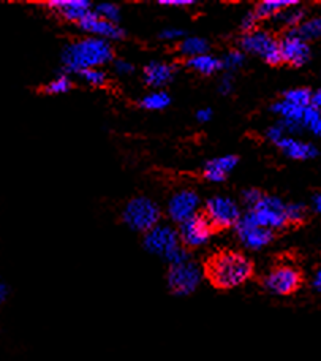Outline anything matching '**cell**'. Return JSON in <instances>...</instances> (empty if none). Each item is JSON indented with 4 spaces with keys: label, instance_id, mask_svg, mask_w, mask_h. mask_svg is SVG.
Masks as SVG:
<instances>
[{
    "label": "cell",
    "instance_id": "cell-1",
    "mask_svg": "<svg viewBox=\"0 0 321 361\" xmlns=\"http://www.w3.org/2000/svg\"><path fill=\"white\" fill-rule=\"evenodd\" d=\"M204 276L218 290L237 288L253 276V263L236 250H220L208 260Z\"/></svg>",
    "mask_w": 321,
    "mask_h": 361
},
{
    "label": "cell",
    "instance_id": "cell-2",
    "mask_svg": "<svg viewBox=\"0 0 321 361\" xmlns=\"http://www.w3.org/2000/svg\"><path fill=\"white\" fill-rule=\"evenodd\" d=\"M114 62L111 43L97 37L80 38L68 43L62 51V66L67 73L81 75L91 68H101Z\"/></svg>",
    "mask_w": 321,
    "mask_h": 361
},
{
    "label": "cell",
    "instance_id": "cell-3",
    "mask_svg": "<svg viewBox=\"0 0 321 361\" xmlns=\"http://www.w3.org/2000/svg\"><path fill=\"white\" fill-rule=\"evenodd\" d=\"M158 204L147 197H133L128 200L122 211V221L128 228L139 233H147L160 224Z\"/></svg>",
    "mask_w": 321,
    "mask_h": 361
},
{
    "label": "cell",
    "instance_id": "cell-4",
    "mask_svg": "<svg viewBox=\"0 0 321 361\" xmlns=\"http://www.w3.org/2000/svg\"><path fill=\"white\" fill-rule=\"evenodd\" d=\"M242 217L250 224L258 225L266 230H282L288 224L287 221V203L274 195H263L260 203L252 209H247Z\"/></svg>",
    "mask_w": 321,
    "mask_h": 361
},
{
    "label": "cell",
    "instance_id": "cell-5",
    "mask_svg": "<svg viewBox=\"0 0 321 361\" xmlns=\"http://www.w3.org/2000/svg\"><path fill=\"white\" fill-rule=\"evenodd\" d=\"M239 44L244 53L260 57L269 66H280V63H284L282 62L280 40H277L275 35L269 30L256 29L250 32V34L242 35Z\"/></svg>",
    "mask_w": 321,
    "mask_h": 361
},
{
    "label": "cell",
    "instance_id": "cell-6",
    "mask_svg": "<svg viewBox=\"0 0 321 361\" xmlns=\"http://www.w3.org/2000/svg\"><path fill=\"white\" fill-rule=\"evenodd\" d=\"M303 286V273L293 263H279L263 277V287L275 296H290Z\"/></svg>",
    "mask_w": 321,
    "mask_h": 361
},
{
    "label": "cell",
    "instance_id": "cell-7",
    "mask_svg": "<svg viewBox=\"0 0 321 361\" xmlns=\"http://www.w3.org/2000/svg\"><path fill=\"white\" fill-rule=\"evenodd\" d=\"M204 269L195 262H187L182 265L170 267L166 273V286L176 296H189L200 287L203 281Z\"/></svg>",
    "mask_w": 321,
    "mask_h": 361
},
{
    "label": "cell",
    "instance_id": "cell-8",
    "mask_svg": "<svg viewBox=\"0 0 321 361\" xmlns=\"http://www.w3.org/2000/svg\"><path fill=\"white\" fill-rule=\"evenodd\" d=\"M204 214L215 230L236 227L242 217L241 206L237 204L236 200L225 195L210 197L204 204Z\"/></svg>",
    "mask_w": 321,
    "mask_h": 361
},
{
    "label": "cell",
    "instance_id": "cell-9",
    "mask_svg": "<svg viewBox=\"0 0 321 361\" xmlns=\"http://www.w3.org/2000/svg\"><path fill=\"white\" fill-rule=\"evenodd\" d=\"M214 225L209 222L204 212H198L196 216L189 219L187 222L179 225V238L181 244L187 249H198L206 246L214 235Z\"/></svg>",
    "mask_w": 321,
    "mask_h": 361
},
{
    "label": "cell",
    "instance_id": "cell-10",
    "mask_svg": "<svg viewBox=\"0 0 321 361\" xmlns=\"http://www.w3.org/2000/svg\"><path fill=\"white\" fill-rule=\"evenodd\" d=\"M143 246L149 254L165 259L171 250L181 246V238H179V231L175 227L168 224H158L157 227H153L144 235Z\"/></svg>",
    "mask_w": 321,
    "mask_h": 361
},
{
    "label": "cell",
    "instance_id": "cell-11",
    "mask_svg": "<svg viewBox=\"0 0 321 361\" xmlns=\"http://www.w3.org/2000/svg\"><path fill=\"white\" fill-rule=\"evenodd\" d=\"M200 204L201 198L194 189H182L172 193L168 200V203H166V214H168L170 221L181 225L198 214Z\"/></svg>",
    "mask_w": 321,
    "mask_h": 361
},
{
    "label": "cell",
    "instance_id": "cell-12",
    "mask_svg": "<svg viewBox=\"0 0 321 361\" xmlns=\"http://www.w3.org/2000/svg\"><path fill=\"white\" fill-rule=\"evenodd\" d=\"M280 51H282V62L288 63L291 67H304L312 57L310 43L304 42L291 30L282 37L280 40Z\"/></svg>",
    "mask_w": 321,
    "mask_h": 361
},
{
    "label": "cell",
    "instance_id": "cell-13",
    "mask_svg": "<svg viewBox=\"0 0 321 361\" xmlns=\"http://www.w3.org/2000/svg\"><path fill=\"white\" fill-rule=\"evenodd\" d=\"M234 230L237 240H239L242 246L247 250H253V252L268 247L274 240V231L250 224L244 217H241V221L237 222Z\"/></svg>",
    "mask_w": 321,
    "mask_h": 361
},
{
    "label": "cell",
    "instance_id": "cell-14",
    "mask_svg": "<svg viewBox=\"0 0 321 361\" xmlns=\"http://www.w3.org/2000/svg\"><path fill=\"white\" fill-rule=\"evenodd\" d=\"M78 25L81 30L86 32V34H91V37L101 38V40H106L109 43L119 42L125 37V30L122 29L119 24L105 21V19L95 15L94 10L89 13Z\"/></svg>",
    "mask_w": 321,
    "mask_h": 361
},
{
    "label": "cell",
    "instance_id": "cell-15",
    "mask_svg": "<svg viewBox=\"0 0 321 361\" xmlns=\"http://www.w3.org/2000/svg\"><path fill=\"white\" fill-rule=\"evenodd\" d=\"M44 6L51 13L62 18L63 21L76 24H80L94 10L92 5L86 0H56V2H49Z\"/></svg>",
    "mask_w": 321,
    "mask_h": 361
},
{
    "label": "cell",
    "instance_id": "cell-16",
    "mask_svg": "<svg viewBox=\"0 0 321 361\" xmlns=\"http://www.w3.org/2000/svg\"><path fill=\"white\" fill-rule=\"evenodd\" d=\"M237 164H239V157L234 156V154H227V156L210 159L203 166V176L209 183H225L231 173L234 171Z\"/></svg>",
    "mask_w": 321,
    "mask_h": 361
},
{
    "label": "cell",
    "instance_id": "cell-17",
    "mask_svg": "<svg viewBox=\"0 0 321 361\" xmlns=\"http://www.w3.org/2000/svg\"><path fill=\"white\" fill-rule=\"evenodd\" d=\"M176 67L165 61H152L143 70V80L152 89H163L175 80Z\"/></svg>",
    "mask_w": 321,
    "mask_h": 361
},
{
    "label": "cell",
    "instance_id": "cell-18",
    "mask_svg": "<svg viewBox=\"0 0 321 361\" xmlns=\"http://www.w3.org/2000/svg\"><path fill=\"white\" fill-rule=\"evenodd\" d=\"M277 149L284 154L285 157L291 160H310L318 156V147L307 141L296 140L294 137L287 135L284 140H280L277 145Z\"/></svg>",
    "mask_w": 321,
    "mask_h": 361
},
{
    "label": "cell",
    "instance_id": "cell-19",
    "mask_svg": "<svg viewBox=\"0 0 321 361\" xmlns=\"http://www.w3.org/2000/svg\"><path fill=\"white\" fill-rule=\"evenodd\" d=\"M307 19V10L303 8L298 2L288 6V8H285L284 11H280L277 16H275L272 19V23L277 25V27L280 29H287L288 30H293L296 29L298 25L303 24Z\"/></svg>",
    "mask_w": 321,
    "mask_h": 361
},
{
    "label": "cell",
    "instance_id": "cell-20",
    "mask_svg": "<svg viewBox=\"0 0 321 361\" xmlns=\"http://www.w3.org/2000/svg\"><path fill=\"white\" fill-rule=\"evenodd\" d=\"M185 67L198 75L213 76L220 72V70H223V62L222 59H218V57L208 53V54L194 57V59L185 61Z\"/></svg>",
    "mask_w": 321,
    "mask_h": 361
},
{
    "label": "cell",
    "instance_id": "cell-21",
    "mask_svg": "<svg viewBox=\"0 0 321 361\" xmlns=\"http://www.w3.org/2000/svg\"><path fill=\"white\" fill-rule=\"evenodd\" d=\"M208 51L209 42L203 37H185L184 40L177 44V53L185 57V61L208 54Z\"/></svg>",
    "mask_w": 321,
    "mask_h": 361
},
{
    "label": "cell",
    "instance_id": "cell-22",
    "mask_svg": "<svg viewBox=\"0 0 321 361\" xmlns=\"http://www.w3.org/2000/svg\"><path fill=\"white\" fill-rule=\"evenodd\" d=\"M296 2H280V0H266V2H260L255 5V15L260 21H272V19L279 15L280 11H284L288 6L294 5Z\"/></svg>",
    "mask_w": 321,
    "mask_h": 361
},
{
    "label": "cell",
    "instance_id": "cell-23",
    "mask_svg": "<svg viewBox=\"0 0 321 361\" xmlns=\"http://www.w3.org/2000/svg\"><path fill=\"white\" fill-rule=\"evenodd\" d=\"M171 105V97L166 90H153L146 94L139 102V106L146 111H163Z\"/></svg>",
    "mask_w": 321,
    "mask_h": 361
},
{
    "label": "cell",
    "instance_id": "cell-24",
    "mask_svg": "<svg viewBox=\"0 0 321 361\" xmlns=\"http://www.w3.org/2000/svg\"><path fill=\"white\" fill-rule=\"evenodd\" d=\"M291 32L293 34H296L299 38H303V40L307 43L320 40L321 38V15L307 18L303 24L298 25V27L293 29Z\"/></svg>",
    "mask_w": 321,
    "mask_h": 361
},
{
    "label": "cell",
    "instance_id": "cell-25",
    "mask_svg": "<svg viewBox=\"0 0 321 361\" xmlns=\"http://www.w3.org/2000/svg\"><path fill=\"white\" fill-rule=\"evenodd\" d=\"M312 97L313 92L309 87H294L287 90L282 99L293 103V105L301 106V108H309L312 105Z\"/></svg>",
    "mask_w": 321,
    "mask_h": 361
},
{
    "label": "cell",
    "instance_id": "cell-26",
    "mask_svg": "<svg viewBox=\"0 0 321 361\" xmlns=\"http://www.w3.org/2000/svg\"><path fill=\"white\" fill-rule=\"evenodd\" d=\"M73 82L68 78V75H59L54 80H51L46 86L43 87V92L48 95H62L67 94L72 89Z\"/></svg>",
    "mask_w": 321,
    "mask_h": 361
},
{
    "label": "cell",
    "instance_id": "cell-27",
    "mask_svg": "<svg viewBox=\"0 0 321 361\" xmlns=\"http://www.w3.org/2000/svg\"><path fill=\"white\" fill-rule=\"evenodd\" d=\"M304 130H309L310 133L315 135L317 138L321 140V111L309 106L306 109L304 121H303Z\"/></svg>",
    "mask_w": 321,
    "mask_h": 361
},
{
    "label": "cell",
    "instance_id": "cell-28",
    "mask_svg": "<svg viewBox=\"0 0 321 361\" xmlns=\"http://www.w3.org/2000/svg\"><path fill=\"white\" fill-rule=\"evenodd\" d=\"M222 62H223V68L227 70L228 73H233L246 63V53H244L242 49H231L225 54Z\"/></svg>",
    "mask_w": 321,
    "mask_h": 361
},
{
    "label": "cell",
    "instance_id": "cell-29",
    "mask_svg": "<svg viewBox=\"0 0 321 361\" xmlns=\"http://www.w3.org/2000/svg\"><path fill=\"white\" fill-rule=\"evenodd\" d=\"M94 11L95 15L101 19H105V21L114 23V24H119L120 21V8L114 4H99L94 6Z\"/></svg>",
    "mask_w": 321,
    "mask_h": 361
},
{
    "label": "cell",
    "instance_id": "cell-30",
    "mask_svg": "<svg viewBox=\"0 0 321 361\" xmlns=\"http://www.w3.org/2000/svg\"><path fill=\"white\" fill-rule=\"evenodd\" d=\"M80 78L92 87H105L108 85V75L105 70H101V68L86 70V72H82L80 75Z\"/></svg>",
    "mask_w": 321,
    "mask_h": 361
},
{
    "label": "cell",
    "instance_id": "cell-31",
    "mask_svg": "<svg viewBox=\"0 0 321 361\" xmlns=\"http://www.w3.org/2000/svg\"><path fill=\"white\" fill-rule=\"evenodd\" d=\"M309 217V209L303 203L287 204V221L288 224H303Z\"/></svg>",
    "mask_w": 321,
    "mask_h": 361
},
{
    "label": "cell",
    "instance_id": "cell-32",
    "mask_svg": "<svg viewBox=\"0 0 321 361\" xmlns=\"http://www.w3.org/2000/svg\"><path fill=\"white\" fill-rule=\"evenodd\" d=\"M163 260L168 263L170 267H176V265H182V263L190 262V255L187 252V247H184L181 244V246H177L175 250H171Z\"/></svg>",
    "mask_w": 321,
    "mask_h": 361
},
{
    "label": "cell",
    "instance_id": "cell-33",
    "mask_svg": "<svg viewBox=\"0 0 321 361\" xmlns=\"http://www.w3.org/2000/svg\"><path fill=\"white\" fill-rule=\"evenodd\" d=\"M261 198H263V193L258 189H246L241 193V200L242 203L246 204L247 209L255 208V206L260 203Z\"/></svg>",
    "mask_w": 321,
    "mask_h": 361
},
{
    "label": "cell",
    "instance_id": "cell-34",
    "mask_svg": "<svg viewBox=\"0 0 321 361\" xmlns=\"http://www.w3.org/2000/svg\"><path fill=\"white\" fill-rule=\"evenodd\" d=\"M184 38H185V32L179 27H166L160 32V40H163V42H171V43L179 42L181 43Z\"/></svg>",
    "mask_w": 321,
    "mask_h": 361
},
{
    "label": "cell",
    "instance_id": "cell-35",
    "mask_svg": "<svg viewBox=\"0 0 321 361\" xmlns=\"http://www.w3.org/2000/svg\"><path fill=\"white\" fill-rule=\"evenodd\" d=\"M258 23H260V19L256 18L255 11H253V10L247 11L246 16H244L242 21H241V30L244 32V35L250 34V32H253V30H256V25H258Z\"/></svg>",
    "mask_w": 321,
    "mask_h": 361
},
{
    "label": "cell",
    "instance_id": "cell-36",
    "mask_svg": "<svg viewBox=\"0 0 321 361\" xmlns=\"http://www.w3.org/2000/svg\"><path fill=\"white\" fill-rule=\"evenodd\" d=\"M287 137V130L284 128V126L280 124H275V126H271L266 130V138L271 141L272 145H277L280 140H284Z\"/></svg>",
    "mask_w": 321,
    "mask_h": 361
},
{
    "label": "cell",
    "instance_id": "cell-37",
    "mask_svg": "<svg viewBox=\"0 0 321 361\" xmlns=\"http://www.w3.org/2000/svg\"><path fill=\"white\" fill-rule=\"evenodd\" d=\"M113 68H114V73L119 76H130L134 72L133 63L124 59H115L113 62Z\"/></svg>",
    "mask_w": 321,
    "mask_h": 361
},
{
    "label": "cell",
    "instance_id": "cell-38",
    "mask_svg": "<svg viewBox=\"0 0 321 361\" xmlns=\"http://www.w3.org/2000/svg\"><path fill=\"white\" fill-rule=\"evenodd\" d=\"M218 94L220 95H229L234 89V78L231 73H225L220 81H218Z\"/></svg>",
    "mask_w": 321,
    "mask_h": 361
},
{
    "label": "cell",
    "instance_id": "cell-39",
    "mask_svg": "<svg viewBox=\"0 0 321 361\" xmlns=\"http://www.w3.org/2000/svg\"><path fill=\"white\" fill-rule=\"evenodd\" d=\"M214 111L210 108H201L196 111V121L201 122V124H206L210 119H213Z\"/></svg>",
    "mask_w": 321,
    "mask_h": 361
},
{
    "label": "cell",
    "instance_id": "cell-40",
    "mask_svg": "<svg viewBox=\"0 0 321 361\" xmlns=\"http://www.w3.org/2000/svg\"><path fill=\"white\" fill-rule=\"evenodd\" d=\"M312 288L315 290V292L321 293V267L315 271V274H313V279H312Z\"/></svg>",
    "mask_w": 321,
    "mask_h": 361
},
{
    "label": "cell",
    "instance_id": "cell-41",
    "mask_svg": "<svg viewBox=\"0 0 321 361\" xmlns=\"http://www.w3.org/2000/svg\"><path fill=\"white\" fill-rule=\"evenodd\" d=\"M10 293H11V287L8 286V283H6V282L0 283V301L5 302L6 300H8Z\"/></svg>",
    "mask_w": 321,
    "mask_h": 361
},
{
    "label": "cell",
    "instance_id": "cell-42",
    "mask_svg": "<svg viewBox=\"0 0 321 361\" xmlns=\"http://www.w3.org/2000/svg\"><path fill=\"white\" fill-rule=\"evenodd\" d=\"M312 108L318 109V111H321V87H318L315 92H313V97H312Z\"/></svg>",
    "mask_w": 321,
    "mask_h": 361
},
{
    "label": "cell",
    "instance_id": "cell-43",
    "mask_svg": "<svg viewBox=\"0 0 321 361\" xmlns=\"http://www.w3.org/2000/svg\"><path fill=\"white\" fill-rule=\"evenodd\" d=\"M163 6H170V8H187V6L194 5V2H163Z\"/></svg>",
    "mask_w": 321,
    "mask_h": 361
},
{
    "label": "cell",
    "instance_id": "cell-44",
    "mask_svg": "<svg viewBox=\"0 0 321 361\" xmlns=\"http://www.w3.org/2000/svg\"><path fill=\"white\" fill-rule=\"evenodd\" d=\"M312 203H313V209H315L318 214L321 216V193H317V195L313 197Z\"/></svg>",
    "mask_w": 321,
    "mask_h": 361
}]
</instances>
